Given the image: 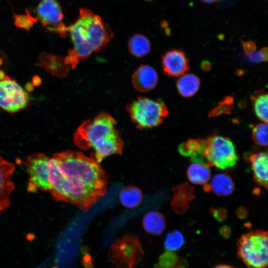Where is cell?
Instances as JSON below:
<instances>
[{
	"label": "cell",
	"instance_id": "cell-1",
	"mask_svg": "<svg viewBox=\"0 0 268 268\" xmlns=\"http://www.w3.org/2000/svg\"><path fill=\"white\" fill-rule=\"evenodd\" d=\"M53 157L57 160L69 182V202L86 210L105 194L107 177L103 168L94 159L71 150L55 153Z\"/></svg>",
	"mask_w": 268,
	"mask_h": 268
},
{
	"label": "cell",
	"instance_id": "cell-2",
	"mask_svg": "<svg viewBox=\"0 0 268 268\" xmlns=\"http://www.w3.org/2000/svg\"><path fill=\"white\" fill-rule=\"evenodd\" d=\"M70 33L73 49L64 58L71 68L79 61L85 60L93 53L101 51L112 39L114 33L98 15L87 8L79 9L76 21L67 27Z\"/></svg>",
	"mask_w": 268,
	"mask_h": 268
},
{
	"label": "cell",
	"instance_id": "cell-3",
	"mask_svg": "<svg viewBox=\"0 0 268 268\" xmlns=\"http://www.w3.org/2000/svg\"><path fill=\"white\" fill-rule=\"evenodd\" d=\"M115 119L106 112L84 121L74 134V144L79 148L94 152L91 157L100 163L105 157L122 153L124 142L116 128Z\"/></svg>",
	"mask_w": 268,
	"mask_h": 268
},
{
	"label": "cell",
	"instance_id": "cell-4",
	"mask_svg": "<svg viewBox=\"0 0 268 268\" xmlns=\"http://www.w3.org/2000/svg\"><path fill=\"white\" fill-rule=\"evenodd\" d=\"M196 152L203 157L208 166H214L222 170L234 167L238 160L232 141L218 135L199 140V146Z\"/></svg>",
	"mask_w": 268,
	"mask_h": 268
},
{
	"label": "cell",
	"instance_id": "cell-5",
	"mask_svg": "<svg viewBox=\"0 0 268 268\" xmlns=\"http://www.w3.org/2000/svg\"><path fill=\"white\" fill-rule=\"evenodd\" d=\"M237 256L248 268H266L268 264L267 231L253 230L242 235L237 243Z\"/></svg>",
	"mask_w": 268,
	"mask_h": 268
},
{
	"label": "cell",
	"instance_id": "cell-6",
	"mask_svg": "<svg viewBox=\"0 0 268 268\" xmlns=\"http://www.w3.org/2000/svg\"><path fill=\"white\" fill-rule=\"evenodd\" d=\"M133 122L140 129L156 127L163 123L168 112L161 100L138 97L126 106Z\"/></svg>",
	"mask_w": 268,
	"mask_h": 268
},
{
	"label": "cell",
	"instance_id": "cell-7",
	"mask_svg": "<svg viewBox=\"0 0 268 268\" xmlns=\"http://www.w3.org/2000/svg\"><path fill=\"white\" fill-rule=\"evenodd\" d=\"M143 255L138 238L130 234L118 238L111 246L108 253L110 261L119 268H134Z\"/></svg>",
	"mask_w": 268,
	"mask_h": 268
},
{
	"label": "cell",
	"instance_id": "cell-8",
	"mask_svg": "<svg viewBox=\"0 0 268 268\" xmlns=\"http://www.w3.org/2000/svg\"><path fill=\"white\" fill-rule=\"evenodd\" d=\"M50 158L41 153L30 155L24 164L29 178L27 191L31 193L38 190L49 191L50 190L49 180V162Z\"/></svg>",
	"mask_w": 268,
	"mask_h": 268
},
{
	"label": "cell",
	"instance_id": "cell-9",
	"mask_svg": "<svg viewBox=\"0 0 268 268\" xmlns=\"http://www.w3.org/2000/svg\"><path fill=\"white\" fill-rule=\"evenodd\" d=\"M29 103V94L15 80L6 75L0 79L1 109L13 113L25 109Z\"/></svg>",
	"mask_w": 268,
	"mask_h": 268
},
{
	"label": "cell",
	"instance_id": "cell-10",
	"mask_svg": "<svg viewBox=\"0 0 268 268\" xmlns=\"http://www.w3.org/2000/svg\"><path fill=\"white\" fill-rule=\"evenodd\" d=\"M38 19L50 32L64 38L67 35V26L63 22L64 15L56 0H41L37 7Z\"/></svg>",
	"mask_w": 268,
	"mask_h": 268
},
{
	"label": "cell",
	"instance_id": "cell-11",
	"mask_svg": "<svg viewBox=\"0 0 268 268\" xmlns=\"http://www.w3.org/2000/svg\"><path fill=\"white\" fill-rule=\"evenodd\" d=\"M49 180L51 193L53 199L58 201L69 202L70 185L57 160L51 158L49 162Z\"/></svg>",
	"mask_w": 268,
	"mask_h": 268
},
{
	"label": "cell",
	"instance_id": "cell-12",
	"mask_svg": "<svg viewBox=\"0 0 268 268\" xmlns=\"http://www.w3.org/2000/svg\"><path fill=\"white\" fill-rule=\"evenodd\" d=\"M15 165L0 156V213L10 204V196L14 189L11 180Z\"/></svg>",
	"mask_w": 268,
	"mask_h": 268
},
{
	"label": "cell",
	"instance_id": "cell-13",
	"mask_svg": "<svg viewBox=\"0 0 268 268\" xmlns=\"http://www.w3.org/2000/svg\"><path fill=\"white\" fill-rule=\"evenodd\" d=\"M164 72L168 75L179 76L188 69V62L185 53L179 50L166 52L162 57Z\"/></svg>",
	"mask_w": 268,
	"mask_h": 268
},
{
	"label": "cell",
	"instance_id": "cell-14",
	"mask_svg": "<svg viewBox=\"0 0 268 268\" xmlns=\"http://www.w3.org/2000/svg\"><path fill=\"white\" fill-rule=\"evenodd\" d=\"M158 75L153 67L144 65L138 67L132 76V83L138 91L146 92L152 90L158 82Z\"/></svg>",
	"mask_w": 268,
	"mask_h": 268
},
{
	"label": "cell",
	"instance_id": "cell-15",
	"mask_svg": "<svg viewBox=\"0 0 268 268\" xmlns=\"http://www.w3.org/2000/svg\"><path fill=\"white\" fill-rule=\"evenodd\" d=\"M36 64L52 75L58 77L67 76L71 68L64 58L47 53H42L39 55Z\"/></svg>",
	"mask_w": 268,
	"mask_h": 268
},
{
	"label": "cell",
	"instance_id": "cell-16",
	"mask_svg": "<svg viewBox=\"0 0 268 268\" xmlns=\"http://www.w3.org/2000/svg\"><path fill=\"white\" fill-rule=\"evenodd\" d=\"M192 153V163L189 166L187 170L188 178L194 184H204L210 178L209 166L201 155L197 152Z\"/></svg>",
	"mask_w": 268,
	"mask_h": 268
},
{
	"label": "cell",
	"instance_id": "cell-17",
	"mask_svg": "<svg viewBox=\"0 0 268 268\" xmlns=\"http://www.w3.org/2000/svg\"><path fill=\"white\" fill-rule=\"evenodd\" d=\"M254 179L256 183L268 189V155L267 152L252 154L249 157Z\"/></svg>",
	"mask_w": 268,
	"mask_h": 268
},
{
	"label": "cell",
	"instance_id": "cell-18",
	"mask_svg": "<svg viewBox=\"0 0 268 268\" xmlns=\"http://www.w3.org/2000/svg\"><path fill=\"white\" fill-rule=\"evenodd\" d=\"M142 225L145 230L148 233L152 235H159L165 229V218L159 212L151 211L144 216Z\"/></svg>",
	"mask_w": 268,
	"mask_h": 268
},
{
	"label": "cell",
	"instance_id": "cell-19",
	"mask_svg": "<svg viewBox=\"0 0 268 268\" xmlns=\"http://www.w3.org/2000/svg\"><path fill=\"white\" fill-rule=\"evenodd\" d=\"M210 187L215 194L226 196L233 193L234 184L229 176L224 173H218L212 178Z\"/></svg>",
	"mask_w": 268,
	"mask_h": 268
},
{
	"label": "cell",
	"instance_id": "cell-20",
	"mask_svg": "<svg viewBox=\"0 0 268 268\" xmlns=\"http://www.w3.org/2000/svg\"><path fill=\"white\" fill-rule=\"evenodd\" d=\"M200 85V79L192 73L184 74L177 82V88L183 96L188 97L195 95Z\"/></svg>",
	"mask_w": 268,
	"mask_h": 268
},
{
	"label": "cell",
	"instance_id": "cell-21",
	"mask_svg": "<svg viewBox=\"0 0 268 268\" xmlns=\"http://www.w3.org/2000/svg\"><path fill=\"white\" fill-rule=\"evenodd\" d=\"M128 46L131 54L137 58L145 56L151 49L149 40L141 34L134 35L129 40Z\"/></svg>",
	"mask_w": 268,
	"mask_h": 268
},
{
	"label": "cell",
	"instance_id": "cell-22",
	"mask_svg": "<svg viewBox=\"0 0 268 268\" xmlns=\"http://www.w3.org/2000/svg\"><path fill=\"white\" fill-rule=\"evenodd\" d=\"M119 198L124 206L128 208H134L141 202L142 194L138 188L129 186L122 190Z\"/></svg>",
	"mask_w": 268,
	"mask_h": 268
},
{
	"label": "cell",
	"instance_id": "cell-23",
	"mask_svg": "<svg viewBox=\"0 0 268 268\" xmlns=\"http://www.w3.org/2000/svg\"><path fill=\"white\" fill-rule=\"evenodd\" d=\"M268 94L260 93L253 95L251 100L253 101L254 111L257 117L265 123H268Z\"/></svg>",
	"mask_w": 268,
	"mask_h": 268
},
{
	"label": "cell",
	"instance_id": "cell-24",
	"mask_svg": "<svg viewBox=\"0 0 268 268\" xmlns=\"http://www.w3.org/2000/svg\"><path fill=\"white\" fill-rule=\"evenodd\" d=\"M25 10L26 13L24 14H14V24L17 27L29 32L38 19L32 16L27 8H26Z\"/></svg>",
	"mask_w": 268,
	"mask_h": 268
},
{
	"label": "cell",
	"instance_id": "cell-25",
	"mask_svg": "<svg viewBox=\"0 0 268 268\" xmlns=\"http://www.w3.org/2000/svg\"><path fill=\"white\" fill-rule=\"evenodd\" d=\"M184 242V237L181 233L178 230H174L167 235L164 246L168 250H176L181 248Z\"/></svg>",
	"mask_w": 268,
	"mask_h": 268
},
{
	"label": "cell",
	"instance_id": "cell-26",
	"mask_svg": "<svg viewBox=\"0 0 268 268\" xmlns=\"http://www.w3.org/2000/svg\"><path fill=\"white\" fill-rule=\"evenodd\" d=\"M252 138L255 142L257 144L262 146H267V123H261L254 127L252 130Z\"/></svg>",
	"mask_w": 268,
	"mask_h": 268
},
{
	"label": "cell",
	"instance_id": "cell-27",
	"mask_svg": "<svg viewBox=\"0 0 268 268\" xmlns=\"http://www.w3.org/2000/svg\"><path fill=\"white\" fill-rule=\"evenodd\" d=\"M232 104L233 99L231 97H227L213 110L212 115L214 116L222 113L229 112L230 111Z\"/></svg>",
	"mask_w": 268,
	"mask_h": 268
},
{
	"label": "cell",
	"instance_id": "cell-28",
	"mask_svg": "<svg viewBox=\"0 0 268 268\" xmlns=\"http://www.w3.org/2000/svg\"><path fill=\"white\" fill-rule=\"evenodd\" d=\"M249 60L254 63L266 62L268 60V48L264 47L258 51H256L249 56Z\"/></svg>",
	"mask_w": 268,
	"mask_h": 268
},
{
	"label": "cell",
	"instance_id": "cell-29",
	"mask_svg": "<svg viewBox=\"0 0 268 268\" xmlns=\"http://www.w3.org/2000/svg\"><path fill=\"white\" fill-rule=\"evenodd\" d=\"M244 51L247 56H249L256 51L257 46L252 41H244L241 40Z\"/></svg>",
	"mask_w": 268,
	"mask_h": 268
},
{
	"label": "cell",
	"instance_id": "cell-30",
	"mask_svg": "<svg viewBox=\"0 0 268 268\" xmlns=\"http://www.w3.org/2000/svg\"><path fill=\"white\" fill-rule=\"evenodd\" d=\"M8 59L6 55L0 51V79L5 75V70L7 67Z\"/></svg>",
	"mask_w": 268,
	"mask_h": 268
},
{
	"label": "cell",
	"instance_id": "cell-31",
	"mask_svg": "<svg viewBox=\"0 0 268 268\" xmlns=\"http://www.w3.org/2000/svg\"><path fill=\"white\" fill-rule=\"evenodd\" d=\"M210 67V65L208 62L204 61L201 63V67L203 70H208Z\"/></svg>",
	"mask_w": 268,
	"mask_h": 268
},
{
	"label": "cell",
	"instance_id": "cell-32",
	"mask_svg": "<svg viewBox=\"0 0 268 268\" xmlns=\"http://www.w3.org/2000/svg\"><path fill=\"white\" fill-rule=\"evenodd\" d=\"M214 268H235L232 266L227 265H219L216 266Z\"/></svg>",
	"mask_w": 268,
	"mask_h": 268
},
{
	"label": "cell",
	"instance_id": "cell-33",
	"mask_svg": "<svg viewBox=\"0 0 268 268\" xmlns=\"http://www.w3.org/2000/svg\"><path fill=\"white\" fill-rule=\"evenodd\" d=\"M201 0L207 3H212L217 2L219 0Z\"/></svg>",
	"mask_w": 268,
	"mask_h": 268
},
{
	"label": "cell",
	"instance_id": "cell-34",
	"mask_svg": "<svg viewBox=\"0 0 268 268\" xmlns=\"http://www.w3.org/2000/svg\"></svg>",
	"mask_w": 268,
	"mask_h": 268
}]
</instances>
